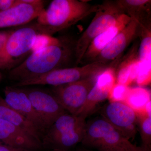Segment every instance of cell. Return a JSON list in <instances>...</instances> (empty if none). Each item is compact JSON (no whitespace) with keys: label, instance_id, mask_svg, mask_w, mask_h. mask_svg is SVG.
Listing matches in <instances>:
<instances>
[{"label":"cell","instance_id":"6da1fadb","mask_svg":"<svg viewBox=\"0 0 151 151\" xmlns=\"http://www.w3.org/2000/svg\"><path fill=\"white\" fill-rule=\"evenodd\" d=\"M74 45L66 39L54 40L30 55L21 64L9 70L8 78L15 83L38 77L53 70L68 67L74 58Z\"/></svg>","mask_w":151,"mask_h":151},{"label":"cell","instance_id":"7a4b0ae2","mask_svg":"<svg viewBox=\"0 0 151 151\" xmlns=\"http://www.w3.org/2000/svg\"><path fill=\"white\" fill-rule=\"evenodd\" d=\"M100 9V5H93L86 1L53 0L47 8L41 12L36 22L52 36L95 13Z\"/></svg>","mask_w":151,"mask_h":151},{"label":"cell","instance_id":"3957f363","mask_svg":"<svg viewBox=\"0 0 151 151\" xmlns=\"http://www.w3.org/2000/svg\"><path fill=\"white\" fill-rule=\"evenodd\" d=\"M42 35L50 36L37 22L13 29L0 55V69L10 70L21 64L35 51L36 43Z\"/></svg>","mask_w":151,"mask_h":151},{"label":"cell","instance_id":"277c9868","mask_svg":"<svg viewBox=\"0 0 151 151\" xmlns=\"http://www.w3.org/2000/svg\"><path fill=\"white\" fill-rule=\"evenodd\" d=\"M109 65L95 61L80 67L60 68L36 78L15 83L13 86L22 87L35 85L61 86L97 75Z\"/></svg>","mask_w":151,"mask_h":151},{"label":"cell","instance_id":"5b68a950","mask_svg":"<svg viewBox=\"0 0 151 151\" xmlns=\"http://www.w3.org/2000/svg\"><path fill=\"white\" fill-rule=\"evenodd\" d=\"M123 14L115 1H106L100 4L97 12L86 29L75 43L76 65L80 64L87 47L96 37L114 24Z\"/></svg>","mask_w":151,"mask_h":151},{"label":"cell","instance_id":"8992f818","mask_svg":"<svg viewBox=\"0 0 151 151\" xmlns=\"http://www.w3.org/2000/svg\"><path fill=\"white\" fill-rule=\"evenodd\" d=\"M129 141L102 118L86 123L81 143L100 151H124Z\"/></svg>","mask_w":151,"mask_h":151},{"label":"cell","instance_id":"52a82bcc","mask_svg":"<svg viewBox=\"0 0 151 151\" xmlns=\"http://www.w3.org/2000/svg\"><path fill=\"white\" fill-rule=\"evenodd\" d=\"M97 75L73 83L52 86L50 91L66 112L77 116L94 85Z\"/></svg>","mask_w":151,"mask_h":151},{"label":"cell","instance_id":"ba28073f","mask_svg":"<svg viewBox=\"0 0 151 151\" xmlns=\"http://www.w3.org/2000/svg\"><path fill=\"white\" fill-rule=\"evenodd\" d=\"M102 118L111 124L125 139L135 137L137 116L136 112L124 102H111L100 111Z\"/></svg>","mask_w":151,"mask_h":151},{"label":"cell","instance_id":"9c48e42d","mask_svg":"<svg viewBox=\"0 0 151 151\" xmlns=\"http://www.w3.org/2000/svg\"><path fill=\"white\" fill-rule=\"evenodd\" d=\"M33 107L48 129L66 112L51 91L38 88H22Z\"/></svg>","mask_w":151,"mask_h":151},{"label":"cell","instance_id":"30bf717a","mask_svg":"<svg viewBox=\"0 0 151 151\" xmlns=\"http://www.w3.org/2000/svg\"><path fill=\"white\" fill-rule=\"evenodd\" d=\"M116 62L115 64L112 63L97 74L86 102L77 116L86 119L92 114L97 105L108 98L111 89L116 83Z\"/></svg>","mask_w":151,"mask_h":151},{"label":"cell","instance_id":"8fae6325","mask_svg":"<svg viewBox=\"0 0 151 151\" xmlns=\"http://www.w3.org/2000/svg\"><path fill=\"white\" fill-rule=\"evenodd\" d=\"M18 3L7 10L0 12V29L20 27L37 18L44 8L42 0H18Z\"/></svg>","mask_w":151,"mask_h":151},{"label":"cell","instance_id":"7c38bea8","mask_svg":"<svg viewBox=\"0 0 151 151\" xmlns=\"http://www.w3.org/2000/svg\"><path fill=\"white\" fill-rule=\"evenodd\" d=\"M141 30L139 24L131 19L128 24L100 52L94 62L109 64V62L118 59L130 43L140 36Z\"/></svg>","mask_w":151,"mask_h":151},{"label":"cell","instance_id":"4fadbf2b","mask_svg":"<svg viewBox=\"0 0 151 151\" xmlns=\"http://www.w3.org/2000/svg\"><path fill=\"white\" fill-rule=\"evenodd\" d=\"M4 100L6 103L35 125L45 134L47 128L33 107L22 88L6 86L4 89Z\"/></svg>","mask_w":151,"mask_h":151},{"label":"cell","instance_id":"5bb4252c","mask_svg":"<svg viewBox=\"0 0 151 151\" xmlns=\"http://www.w3.org/2000/svg\"><path fill=\"white\" fill-rule=\"evenodd\" d=\"M0 142L30 151L43 150L42 144L11 123L0 119Z\"/></svg>","mask_w":151,"mask_h":151},{"label":"cell","instance_id":"9a60e30c","mask_svg":"<svg viewBox=\"0 0 151 151\" xmlns=\"http://www.w3.org/2000/svg\"><path fill=\"white\" fill-rule=\"evenodd\" d=\"M131 20L129 16L122 14L111 27L96 37L91 42L83 55L80 63L87 64L94 62L100 52Z\"/></svg>","mask_w":151,"mask_h":151},{"label":"cell","instance_id":"2e32d148","mask_svg":"<svg viewBox=\"0 0 151 151\" xmlns=\"http://www.w3.org/2000/svg\"><path fill=\"white\" fill-rule=\"evenodd\" d=\"M0 119L13 124L42 143L43 133L32 123L11 108L1 97Z\"/></svg>","mask_w":151,"mask_h":151},{"label":"cell","instance_id":"e0dca14e","mask_svg":"<svg viewBox=\"0 0 151 151\" xmlns=\"http://www.w3.org/2000/svg\"><path fill=\"white\" fill-rule=\"evenodd\" d=\"M115 3L123 14L137 22L141 27H151L150 0H118Z\"/></svg>","mask_w":151,"mask_h":151},{"label":"cell","instance_id":"ac0fdd59","mask_svg":"<svg viewBox=\"0 0 151 151\" xmlns=\"http://www.w3.org/2000/svg\"><path fill=\"white\" fill-rule=\"evenodd\" d=\"M86 123L56 137L42 143L44 149L49 150L71 151L78 143L81 142L85 133Z\"/></svg>","mask_w":151,"mask_h":151},{"label":"cell","instance_id":"d6986e66","mask_svg":"<svg viewBox=\"0 0 151 151\" xmlns=\"http://www.w3.org/2000/svg\"><path fill=\"white\" fill-rule=\"evenodd\" d=\"M86 123V119L65 112L60 116L47 129L42 144L52 139Z\"/></svg>","mask_w":151,"mask_h":151},{"label":"cell","instance_id":"ffe728a7","mask_svg":"<svg viewBox=\"0 0 151 151\" xmlns=\"http://www.w3.org/2000/svg\"><path fill=\"white\" fill-rule=\"evenodd\" d=\"M133 49L116 69V83L118 84L129 86L136 80L140 62L136 51L137 48Z\"/></svg>","mask_w":151,"mask_h":151},{"label":"cell","instance_id":"44dd1931","mask_svg":"<svg viewBox=\"0 0 151 151\" xmlns=\"http://www.w3.org/2000/svg\"><path fill=\"white\" fill-rule=\"evenodd\" d=\"M151 101L150 91L142 86L131 88L124 103L136 113L145 110L146 106Z\"/></svg>","mask_w":151,"mask_h":151},{"label":"cell","instance_id":"7402d4cb","mask_svg":"<svg viewBox=\"0 0 151 151\" xmlns=\"http://www.w3.org/2000/svg\"><path fill=\"white\" fill-rule=\"evenodd\" d=\"M137 124L139 127L142 147L146 151H150L151 147V113L146 111L136 113Z\"/></svg>","mask_w":151,"mask_h":151},{"label":"cell","instance_id":"603a6c76","mask_svg":"<svg viewBox=\"0 0 151 151\" xmlns=\"http://www.w3.org/2000/svg\"><path fill=\"white\" fill-rule=\"evenodd\" d=\"M141 42L138 52V59L139 62L151 58V27H141Z\"/></svg>","mask_w":151,"mask_h":151},{"label":"cell","instance_id":"cb8c5ba5","mask_svg":"<svg viewBox=\"0 0 151 151\" xmlns=\"http://www.w3.org/2000/svg\"><path fill=\"white\" fill-rule=\"evenodd\" d=\"M151 80V58L140 62L136 81L139 86H145L150 83Z\"/></svg>","mask_w":151,"mask_h":151},{"label":"cell","instance_id":"d4e9b609","mask_svg":"<svg viewBox=\"0 0 151 151\" xmlns=\"http://www.w3.org/2000/svg\"><path fill=\"white\" fill-rule=\"evenodd\" d=\"M130 89L129 86L116 83L111 89L108 98L111 102H124Z\"/></svg>","mask_w":151,"mask_h":151},{"label":"cell","instance_id":"484cf974","mask_svg":"<svg viewBox=\"0 0 151 151\" xmlns=\"http://www.w3.org/2000/svg\"><path fill=\"white\" fill-rule=\"evenodd\" d=\"M13 29L0 31V55L2 52L6 42Z\"/></svg>","mask_w":151,"mask_h":151},{"label":"cell","instance_id":"4316f807","mask_svg":"<svg viewBox=\"0 0 151 151\" xmlns=\"http://www.w3.org/2000/svg\"><path fill=\"white\" fill-rule=\"evenodd\" d=\"M18 3V0H0V12L11 9Z\"/></svg>","mask_w":151,"mask_h":151},{"label":"cell","instance_id":"83f0119b","mask_svg":"<svg viewBox=\"0 0 151 151\" xmlns=\"http://www.w3.org/2000/svg\"><path fill=\"white\" fill-rule=\"evenodd\" d=\"M124 150V151H146L142 147H137L133 145L130 141L125 145Z\"/></svg>","mask_w":151,"mask_h":151},{"label":"cell","instance_id":"f1b7e54d","mask_svg":"<svg viewBox=\"0 0 151 151\" xmlns=\"http://www.w3.org/2000/svg\"><path fill=\"white\" fill-rule=\"evenodd\" d=\"M0 151H30L24 149L17 148L7 145L0 142Z\"/></svg>","mask_w":151,"mask_h":151},{"label":"cell","instance_id":"f546056e","mask_svg":"<svg viewBox=\"0 0 151 151\" xmlns=\"http://www.w3.org/2000/svg\"><path fill=\"white\" fill-rule=\"evenodd\" d=\"M76 151H90L89 150H86V149H78V150H76Z\"/></svg>","mask_w":151,"mask_h":151},{"label":"cell","instance_id":"4dcf8cb0","mask_svg":"<svg viewBox=\"0 0 151 151\" xmlns=\"http://www.w3.org/2000/svg\"><path fill=\"white\" fill-rule=\"evenodd\" d=\"M2 79V75L0 71V83H1V81Z\"/></svg>","mask_w":151,"mask_h":151},{"label":"cell","instance_id":"1f68e13d","mask_svg":"<svg viewBox=\"0 0 151 151\" xmlns=\"http://www.w3.org/2000/svg\"><path fill=\"white\" fill-rule=\"evenodd\" d=\"M49 151H58V150H49Z\"/></svg>","mask_w":151,"mask_h":151}]
</instances>
